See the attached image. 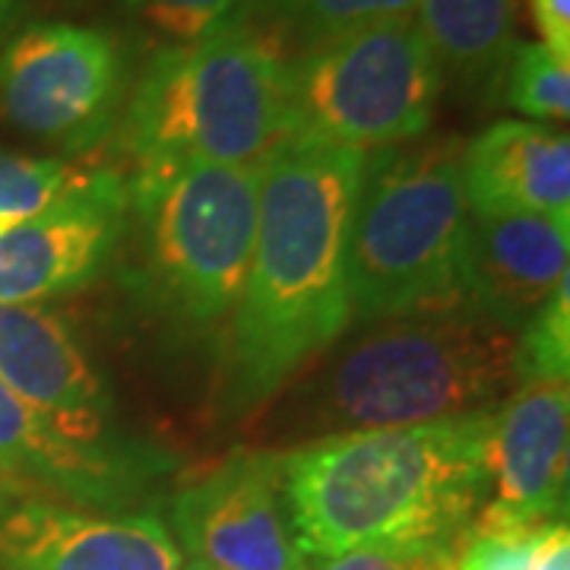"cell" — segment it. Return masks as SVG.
Here are the masks:
<instances>
[{"instance_id":"1","label":"cell","mask_w":570,"mask_h":570,"mask_svg":"<svg viewBox=\"0 0 570 570\" xmlns=\"http://www.w3.org/2000/svg\"><path fill=\"white\" fill-rule=\"evenodd\" d=\"M367 153L288 134L261 159V213L228 336V409L269 400L352 324L348 228Z\"/></svg>"},{"instance_id":"2","label":"cell","mask_w":570,"mask_h":570,"mask_svg":"<svg viewBox=\"0 0 570 570\" xmlns=\"http://www.w3.org/2000/svg\"><path fill=\"white\" fill-rule=\"evenodd\" d=\"M498 412L348 431L279 453L307 564L355 549H456L491 491Z\"/></svg>"},{"instance_id":"3","label":"cell","mask_w":570,"mask_h":570,"mask_svg":"<svg viewBox=\"0 0 570 570\" xmlns=\"http://www.w3.org/2000/svg\"><path fill=\"white\" fill-rule=\"evenodd\" d=\"M520 387L517 333L469 302L381 321L307 393L321 438L494 412Z\"/></svg>"},{"instance_id":"4","label":"cell","mask_w":570,"mask_h":570,"mask_svg":"<svg viewBox=\"0 0 570 570\" xmlns=\"http://www.w3.org/2000/svg\"><path fill=\"white\" fill-rule=\"evenodd\" d=\"M288 134V55L247 20L159 48L121 108L134 165H257Z\"/></svg>"},{"instance_id":"5","label":"cell","mask_w":570,"mask_h":570,"mask_svg":"<svg viewBox=\"0 0 570 570\" xmlns=\"http://www.w3.org/2000/svg\"><path fill=\"white\" fill-rule=\"evenodd\" d=\"M127 181L130 288L178 326L235 314L261 213V165H137Z\"/></svg>"},{"instance_id":"6","label":"cell","mask_w":570,"mask_h":570,"mask_svg":"<svg viewBox=\"0 0 570 570\" xmlns=\"http://www.w3.org/2000/svg\"><path fill=\"white\" fill-rule=\"evenodd\" d=\"M463 142L428 140L367 153L348 228V314L393 321L466 302Z\"/></svg>"},{"instance_id":"7","label":"cell","mask_w":570,"mask_h":570,"mask_svg":"<svg viewBox=\"0 0 570 570\" xmlns=\"http://www.w3.org/2000/svg\"><path fill=\"white\" fill-rule=\"evenodd\" d=\"M444 73L415 20L367 26L288 58L292 134L387 149L422 137Z\"/></svg>"},{"instance_id":"8","label":"cell","mask_w":570,"mask_h":570,"mask_svg":"<svg viewBox=\"0 0 570 570\" xmlns=\"http://www.w3.org/2000/svg\"><path fill=\"white\" fill-rule=\"evenodd\" d=\"M127 63L102 29L39 22L0 51V118L82 153L121 118Z\"/></svg>"},{"instance_id":"9","label":"cell","mask_w":570,"mask_h":570,"mask_svg":"<svg viewBox=\"0 0 570 570\" xmlns=\"http://www.w3.org/2000/svg\"><path fill=\"white\" fill-rule=\"evenodd\" d=\"M171 527L190 561L213 570H305L283 498L279 453L235 450L175 494Z\"/></svg>"},{"instance_id":"10","label":"cell","mask_w":570,"mask_h":570,"mask_svg":"<svg viewBox=\"0 0 570 570\" xmlns=\"http://www.w3.org/2000/svg\"><path fill=\"white\" fill-rule=\"evenodd\" d=\"M127 181L80 171L39 216L0 235V305H39L89 285L124 242Z\"/></svg>"},{"instance_id":"11","label":"cell","mask_w":570,"mask_h":570,"mask_svg":"<svg viewBox=\"0 0 570 570\" xmlns=\"http://www.w3.org/2000/svg\"><path fill=\"white\" fill-rule=\"evenodd\" d=\"M568 264L570 219L466 209L463 295L513 333L568 279Z\"/></svg>"},{"instance_id":"12","label":"cell","mask_w":570,"mask_h":570,"mask_svg":"<svg viewBox=\"0 0 570 570\" xmlns=\"http://www.w3.org/2000/svg\"><path fill=\"white\" fill-rule=\"evenodd\" d=\"M163 469L121 438H80L0 381V475L29 479L89 504H121Z\"/></svg>"},{"instance_id":"13","label":"cell","mask_w":570,"mask_h":570,"mask_svg":"<svg viewBox=\"0 0 570 570\" xmlns=\"http://www.w3.org/2000/svg\"><path fill=\"white\" fill-rule=\"evenodd\" d=\"M0 381L80 438H118L105 381L73 330L48 307L0 305Z\"/></svg>"},{"instance_id":"14","label":"cell","mask_w":570,"mask_h":570,"mask_svg":"<svg viewBox=\"0 0 570 570\" xmlns=\"http://www.w3.org/2000/svg\"><path fill=\"white\" fill-rule=\"evenodd\" d=\"M568 381H532L510 393L491 444L485 508L532 530L554 527L568 498Z\"/></svg>"},{"instance_id":"15","label":"cell","mask_w":570,"mask_h":570,"mask_svg":"<svg viewBox=\"0 0 570 570\" xmlns=\"http://www.w3.org/2000/svg\"><path fill=\"white\" fill-rule=\"evenodd\" d=\"M181 549L156 517L17 510L0 527V570H178Z\"/></svg>"},{"instance_id":"16","label":"cell","mask_w":570,"mask_h":570,"mask_svg":"<svg viewBox=\"0 0 570 570\" xmlns=\"http://www.w3.org/2000/svg\"><path fill=\"white\" fill-rule=\"evenodd\" d=\"M469 213H527L570 219V140L535 121H498L463 146Z\"/></svg>"},{"instance_id":"17","label":"cell","mask_w":570,"mask_h":570,"mask_svg":"<svg viewBox=\"0 0 570 570\" xmlns=\"http://www.w3.org/2000/svg\"><path fill=\"white\" fill-rule=\"evenodd\" d=\"M415 26L434 51L444 80L472 92L504 86L517 41L513 0H419Z\"/></svg>"},{"instance_id":"18","label":"cell","mask_w":570,"mask_h":570,"mask_svg":"<svg viewBox=\"0 0 570 570\" xmlns=\"http://www.w3.org/2000/svg\"><path fill=\"white\" fill-rule=\"evenodd\" d=\"M419 0H250L247 22L264 29L285 55L393 20H415Z\"/></svg>"},{"instance_id":"19","label":"cell","mask_w":570,"mask_h":570,"mask_svg":"<svg viewBox=\"0 0 570 570\" xmlns=\"http://www.w3.org/2000/svg\"><path fill=\"white\" fill-rule=\"evenodd\" d=\"M504 99L532 121H568L570 61L542 41L517 45L504 70Z\"/></svg>"},{"instance_id":"20","label":"cell","mask_w":570,"mask_h":570,"mask_svg":"<svg viewBox=\"0 0 570 570\" xmlns=\"http://www.w3.org/2000/svg\"><path fill=\"white\" fill-rule=\"evenodd\" d=\"M80 168L61 159H29L0 149V235L39 216L73 184Z\"/></svg>"},{"instance_id":"21","label":"cell","mask_w":570,"mask_h":570,"mask_svg":"<svg viewBox=\"0 0 570 570\" xmlns=\"http://www.w3.org/2000/svg\"><path fill=\"white\" fill-rule=\"evenodd\" d=\"M570 367V276L517 333L520 384L568 381Z\"/></svg>"},{"instance_id":"22","label":"cell","mask_w":570,"mask_h":570,"mask_svg":"<svg viewBox=\"0 0 570 570\" xmlns=\"http://www.w3.org/2000/svg\"><path fill=\"white\" fill-rule=\"evenodd\" d=\"M546 530L513 523L482 504L456 542L450 570H530L532 549Z\"/></svg>"},{"instance_id":"23","label":"cell","mask_w":570,"mask_h":570,"mask_svg":"<svg viewBox=\"0 0 570 570\" xmlns=\"http://www.w3.org/2000/svg\"><path fill=\"white\" fill-rule=\"evenodd\" d=\"M149 29L163 32L171 45L216 36L247 20L250 0H124Z\"/></svg>"},{"instance_id":"24","label":"cell","mask_w":570,"mask_h":570,"mask_svg":"<svg viewBox=\"0 0 570 570\" xmlns=\"http://www.w3.org/2000/svg\"><path fill=\"white\" fill-rule=\"evenodd\" d=\"M456 549H355L305 570H450Z\"/></svg>"},{"instance_id":"25","label":"cell","mask_w":570,"mask_h":570,"mask_svg":"<svg viewBox=\"0 0 570 570\" xmlns=\"http://www.w3.org/2000/svg\"><path fill=\"white\" fill-rule=\"evenodd\" d=\"M542 45L570 61V0H530Z\"/></svg>"},{"instance_id":"26","label":"cell","mask_w":570,"mask_h":570,"mask_svg":"<svg viewBox=\"0 0 570 570\" xmlns=\"http://www.w3.org/2000/svg\"><path fill=\"white\" fill-rule=\"evenodd\" d=\"M530 570H570V535L564 523H554L539 535L532 549Z\"/></svg>"},{"instance_id":"27","label":"cell","mask_w":570,"mask_h":570,"mask_svg":"<svg viewBox=\"0 0 570 570\" xmlns=\"http://www.w3.org/2000/svg\"><path fill=\"white\" fill-rule=\"evenodd\" d=\"M10 10H13V0H0V26L7 22V17H10Z\"/></svg>"},{"instance_id":"28","label":"cell","mask_w":570,"mask_h":570,"mask_svg":"<svg viewBox=\"0 0 570 570\" xmlns=\"http://www.w3.org/2000/svg\"><path fill=\"white\" fill-rule=\"evenodd\" d=\"M178 570H213V568H206V564H197V561H187V564H181Z\"/></svg>"}]
</instances>
